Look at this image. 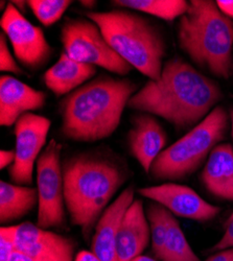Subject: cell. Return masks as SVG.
I'll list each match as a JSON object with an SVG mask.
<instances>
[{"mask_svg":"<svg viewBox=\"0 0 233 261\" xmlns=\"http://www.w3.org/2000/svg\"><path fill=\"white\" fill-rule=\"evenodd\" d=\"M95 74V66L77 62L63 51L57 63L44 72L42 81L51 93L60 97L70 94Z\"/></svg>","mask_w":233,"mask_h":261,"instance_id":"ac0fdd59","label":"cell"},{"mask_svg":"<svg viewBox=\"0 0 233 261\" xmlns=\"http://www.w3.org/2000/svg\"><path fill=\"white\" fill-rule=\"evenodd\" d=\"M61 154L62 144L51 139L36 163L39 200L36 225L45 230H62L66 226L67 210Z\"/></svg>","mask_w":233,"mask_h":261,"instance_id":"ba28073f","label":"cell"},{"mask_svg":"<svg viewBox=\"0 0 233 261\" xmlns=\"http://www.w3.org/2000/svg\"><path fill=\"white\" fill-rule=\"evenodd\" d=\"M12 237L16 251L36 261H74L76 243L74 239L25 222L2 227Z\"/></svg>","mask_w":233,"mask_h":261,"instance_id":"8fae6325","label":"cell"},{"mask_svg":"<svg viewBox=\"0 0 233 261\" xmlns=\"http://www.w3.org/2000/svg\"><path fill=\"white\" fill-rule=\"evenodd\" d=\"M225 227H226V231L223 237L220 239L218 244H216L213 247L211 252H218V251L233 248V220L226 222Z\"/></svg>","mask_w":233,"mask_h":261,"instance_id":"484cf974","label":"cell"},{"mask_svg":"<svg viewBox=\"0 0 233 261\" xmlns=\"http://www.w3.org/2000/svg\"><path fill=\"white\" fill-rule=\"evenodd\" d=\"M151 242L150 224L143 203L134 200L126 209L118 227L116 250L119 261H130L141 255Z\"/></svg>","mask_w":233,"mask_h":261,"instance_id":"2e32d148","label":"cell"},{"mask_svg":"<svg viewBox=\"0 0 233 261\" xmlns=\"http://www.w3.org/2000/svg\"><path fill=\"white\" fill-rule=\"evenodd\" d=\"M223 98L220 85L181 58L168 60L156 81H147L130 98L132 110L158 116L177 128L200 123Z\"/></svg>","mask_w":233,"mask_h":261,"instance_id":"6da1fadb","label":"cell"},{"mask_svg":"<svg viewBox=\"0 0 233 261\" xmlns=\"http://www.w3.org/2000/svg\"><path fill=\"white\" fill-rule=\"evenodd\" d=\"M229 113L217 106L182 138L166 147L154 161L150 173L158 181H179L194 173L226 137Z\"/></svg>","mask_w":233,"mask_h":261,"instance_id":"8992f818","label":"cell"},{"mask_svg":"<svg viewBox=\"0 0 233 261\" xmlns=\"http://www.w3.org/2000/svg\"><path fill=\"white\" fill-rule=\"evenodd\" d=\"M138 193L143 198L160 204L174 215L196 222H209L221 212V208L204 201L190 187L176 183L142 187Z\"/></svg>","mask_w":233,"mask_h":261,"instance_id":"7c38bea8","label":"cell"},{"mask_svg":"<svg viewBox=\"0 0 233 261\" xmlns=\"http://www.w3.org/2000/svg\"><path fill=\"white\" fill-rule=\"evenodd\" d=\"M80 4L83 6V7H87V8H92L95 6L96 2H86V0H83V2H80Z\"/></svg>","mask_w":233,"mask_h":261,"instance_id":"836d02e7","label":"cell"},{"mask_svg":"<svg viewBox=\"0 0 233 261\" xmlns=\"http://www.w3.org/2000/svg\"><path fill=\"white\" fill-rule=\"evenodd\" d=\"M51 126L49 118L33 112L21 116L15 123V161L9 168L14 184L30 185L35 165L45 148Z\"/></svg>","mask_w":233,"mask_h":261,"instance_id":"30bf717a","label":"cell"},{"mask_svg":"<svg viewBox=\"0 0 233 261\" xmlns=\"http://www.w3.org/2000/svg\"><path fill=\"white\" fill-rule=\"evenodd\" d=\"M9 261H36V260L33 259V258H31L30 256L23 254V253L16 251V252L12 255V257L10 258Z\"/></svg>","mask_w":233,"mask_h":261,"instance_id":"4dcf8cb0","label":"cell"},{"mask_svg":"<svg viewBox=\"0 0 233 261\" xmlns=\"http://www.w3.org/2000/svg\"><path fill=\"white\" fill-rule=\"evenodd\" d=\"M15 158H16L15 150L3 149L0 151V168L2 169H5L6 167L10 168L13 165Z\"/></svg>","mask_w":233,"mask_h":261,"instance_id":"4316f807","label":"cell"},{"mask_svg":"<svg viewBox=\"0 0 233 261\" xmlns=\"http://www.w3.org/2000/svg\"><path fill=\"white\" fill-rule=\"evenodd\" d=\"M205 189L214 197L233 202V145L220 143L211 151L201 173Z\"/></svg>","mask_w":233,"mask_h":261,"instance_id":"e0dca14e","label":"cell"},{"mask_svg":"<svg viewBox=\"0 0 233 261\" xmlns=\"http://www.w3.org/2000/svg\"><path fill=\"white\" fill-rule=\"evenodd\" d=\"M46 102V93L34 89L13 75L0 77V124L12 126L27 113L40 110Z\"/></svg>","mask_w":233,"mask_h":261,"instance_id":"4fadbf2b","label":"cell"},{"mask_svg":"<svg viewBox=\"0 0 233 261\" xmlns=\"http://www.w3.org/2000/svg\"><path fill=\"white\" fill-rule=\"evenodd\" d=\"M136 92L135 83L110 75H99L84 84L60 101L62 135L77 142L111 137Z\"/></svg>","mask_w":233,"mask_h":261,"instance_id":"3957f363","label":"cell"},{"mask_svg":"<svg viewBox=\"0 0 233 261\" xmlns=\"http://www.w3.org/2000/svg\"><path fill=\"white\" fill-rule=\"evenodd\" d=\"M112 4L120 9L141 12L165 21L182 17L189 6L185 0H114Z\"/></svg>","mask_w":233,"mask_h":261,"instance_id":"ffe728a7","label":"cell"},{"mask_svg":"<svg viewBox=\"0 0 233 261\" xmlns=\"http://www.w3.org/2000/svg\"><path fill=\"white\" fill-rule=\"evenodd\" d=\"M21 13L25 12V6H28V2H19V0H16V2H11Z\"/></svg>","mask_w":233,"mask_h":261,"instance_id":"1f68e13d","label":"cell"},{"mask_svg":"<svg viewBox=\"0 0 233 261\" xmlns=\"http://www.w3.org/2000/svg\"><path fill=\"white\" fill-rule=\"evenodd\" d=\"M74 261H100L92 251H81L76 254Z\"/></svg>","mask_w":233,"mask_h":261,"instance_id":"f546056e","label":"cell"},{"mask_svg":"<svg viewBox=\"0 0 233 261\" xmlns=\"http://www.w3.org/2000/svg\"><path fill=\"white\" fill-rule=\"evenodd\" d=\"M130 261H158V260H156V259H154V258H152V257H150V256H145V255H139V256H137V257H135V258H133L132 260H130Z\"/></svg>","mask_w":233,"mask_h":261,"instance_id":"d6a6232c","label":"cell"},{"mask_svg":"<svg viewBox=\"0 0 233 261\" xmlns=\"http://www.w3.org/2000/svg\"><path fill=\"white\" fill-rule=\"evenodd\" d=\"M233 220V212L231 213V215L228 217V220H227V222H229V221H232Z\"/></svg>","mask_w":233,"mask_h":261,"instance_id":"d590c367","label":"cell"},{"mask_svg":"<svg viewBox=\"0 0 233 261\" xmlns=\"http://www.w3.org/2000/svg\"><path fill=\"white\" fill-rule=\"evenodd\" d=\"M61 42L64 53L77 62L122 76L132 69L110 46L97 24L88 18H68L61 29Z\"/></svg>","mask_w":233,"mask_h":261,"instance_id":"52a82bcc","label":"cell"},{"mask_svg":"<svg viewBox=\"0 0 233 261\" xmlns=\"http://www.w3.org/2000/svg\"><path fill=\"white\" fill-rule=\"evenodd\" d=\"M161 261H201L188 244L179 222L172 212L168 215V233Z\"/></svg>","mask_w":233,"mask_h":261,"instance_id":"44dd1931","label":"cell"},{"mask_svg":"<svg viewBox=\"0 0 233 261\" xmlns=\"http://www.w3.org/2000/svg\"><path fill=\"white\" fill-rule=\"evenodd\" d=\"M15 252L16 246L12 237L0 230V261H9Z\"/></svg>","mask_w":233,"mask_h":261,"instance_id":"d4e9b609","label":"cell"},{"mask_svg":"<svg viewBox=\"0 0 233 261\" xmlns=\"http://www.w3.org/2000/svg\"><path fill=\"white\" fill-rule=\"evenodd\" d=\"M134 187L128 186L103 211L98 220L91 242V251L100 261H119L116 250V236L119 224L126 209L133 203Z\"/></svg>","mask_w":233,"mask_h":261,"instance_id":"9a60e30c","label":"cell"},{"mask_svg":"<svg viewBox=\"0 0 233 261\" xmlns=\"http://www.w3.org/2000/svg\"><path fill=\"white\" fill-rule=\"evenodd\" d=\"M0 27L17 61L25 68L36 71L50 60L53 48L43 31L31 23L12 3L4 11Z\"/></svg>","mask_w":233,"mask_h":261,"instance_id":"9c48e42d","label":"cell"},{"mask_svg":"<svg viewBox=\"0 0 233 261\" xmlns=\"http://www.w3.org/2000/svg\"><path fill=\"white\" fill-rule=\"evenodd\" d=\"M126 140L132 157L146 173H150L154 161L164 150L167 136L153 115L141 113L132 119Z\"/></svg>","mask_w":233,"mask_h":261,"instance_id":"5bb4252c","label":"cell"},{"mask_svg":"<svg viewBox=\"0 0 233 261\" xmlns=\"http://www.w3.org/2000/svg\"><path fill=\"white\" fill-rule=\"evenodd\" d=\"M86 17L97 24L110 46L133 68L151 81L160 77L166 42L150 19L126 9L90 11Z\"/></svg>","mask_w":233,"mask_h":261,"instance_id":"5b68a950","label":"cell"},{"mask_svg":"<svg viewBox=\"0 0 233 261\" xmlns=\"http://www.w3.org/2000/svg\"><path fill=\"white\" fill-rule=\"evenodd\" d=\"M38 190L14 183H0V222L9 224L22 219L38 204Z\"/></svg>","mask_w":233,"mask_h":261,"instance_id":"d6986e66","label":"cell"},{"mask_svg":"<svg viewBox=\"0 0 233 261\" xmlns=\"http://www.w3.org/2000/svg\"><path fill=\"white\" fill-rule=\"evenodd\" d=\"M129 177L128 167L113 154L83 151L63 161L64 199L70 223L88 238L103 211Z\"/></svg>","mask_w":233,"mask_h":261,"instance_id":"7a4b0ae2","label":"cell"},{"mask_svg":"<svg viewBox=\"0 0 233 261\" xmlns=\"http://www.w3.org/2000/svg\"><path fill=\"white\" fill-rule=\"evenodd\" d=\"M229 117H230V121H231V128H232V140H233V108L230 109L229 111Z\"/></svg>","mask_w":233,"mask_h":261,"instance_id":"e575fe53","label":"cell"},{"mask_svg":"<svg viewBox=\"0 0 233 261\" xmlns=\"http://www.w3.org/2000/svg\"><path fill=\"white\" fill-rule=\"evenodd\" d=\"M0 70L3 72H11L17 75L23 74V70L21 68L15 56L10 50L8 39L4 33L0 35Z\"/></svg>","mask_w":233,"mask_h":261,"instance_id":"cb8c5ba5","label":"cell"},{"mask_svg":"<svg viewBox=\"0 0 233 261\" xmlns=\"http://www.w3.org/2000/svg\"><path fill=\"white\" fill-rule=\"evenodd\" d=\"M216 3L220 11L226 17L233 20V0H217Z\"/></svg>","mask_w":233,"mask_h":261,"instance_id":"f1b7e54d","label":"cell"},{"mask_svg":"<svg viewBox=\"0 0 233 261\" xmlns=\"http://www.w3.org/2000/svg\"><path fill=\"white\" fill-rule=\"evenodd\" d=\"M205 261H233V248L215 252Z\"/></svg>","mask_w":233,"mask_h":261,"instance_id":"83f0119b","label":"cell"},{"mask_svg":"<svg viewBox=\"0 0 233 261\" xmlns=\"http://www.w3.org/2000/svg\"><path fill=\"white\" fill-rule=\"evenodd\" d=\"M70 0H29L28 7L44 27H51L65 14Z\"/></svg>","mask_w":233,"mask_h":261,"instance_id":"603a6c76","label":"cell"},{"mask_svg":"<svg viewBox=\"0 0 233 261\" xmlns=\"http://www.w3.org/2000/svg\"><path fill=\"white\" fill-rule=\"evenodd\" d=\"M179 47L197 66L228 80L232 70L233 20L213 0H192L179 18Z\"/></svg>","mask_w":233,"mask_h":261,"instance_id":"277c9868","label":"cell"},{"mask_svg":"<svg viewBox=\"0 0 233 261\" xmlns=\"http://www.w3.org/2000/svg\"><path fill=\"white\" fill-rule=\"evenodd\" d=\"M150 224L152 251L157 259L161 260L168 233L169 211L158 203H151L145 211Z\"/></svg>","mask_w":233,"mask_h":261,"instance_id":"7402d4cb","label":"cell"}]
</instances>
